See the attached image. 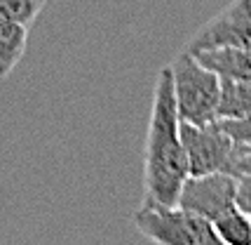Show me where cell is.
<instances>
[{
	"label": "cell",
	"instance_id": "30bf717a",
	"mask_svg": "<svg viewBox=\"0 0 251 245\" xmlns=\"http://www.w3.org/2000/svg\"><path fill=\"white\" fill-rule=\"evenodd\" d=\"M244 113H251V83H247V80H221L219 118H237Z\"/></svg>",
	"mask_w": 251,
	"mask_h": 245
},
{
	"label": "cell",
	"instance_id": "277c9868",
	"mask_svg": "<svg viewBox=\"0 0 251 245\" xmlns=\"http://www.w3.org/2000/svg\"><path fill=\"white\" fill-rule=\"evenodd\" d=\"M237 177L232 172H209V175H188L178 191L176 205L204 217L209 222L235 208Z\"/></svg>",
	"mask_w": 251,
	"mask_h": 245
},
{
	"label": "cell",
	"instance_id": "8fae6325",
	"mask_svg": "<svg viewBox=\"0 0 251 245\" xmlns=\"http://www.w3.org/2000/svg\"><path fill=\"white\" fill-rule=\"evenodd\" d=\"M45 5L47 0H0V19L31 26Z\"/></svg>",
	"mask_w": 251,
	"mask_h": 245
},
{
	"label": "cell",
	"instance_id": "7a4b0ae2",
	"mask_svg": "<svg viewBox=\"0 0 251 245\" xmlns=\"http://www.w3.org/2000/svg\"><path fill=\"white\" fill-rule=\"evenodd\" d=\"M172 85H174L176 113L181 122L209 125L219 118L221 78L200 64L195 55L183 52L172 64Z\"/></svg>",
	"mask_w": 251,
	"mask_h": 245
},
{
	"label": "cell",
	"instance_id": "9c48e42d",
	"mask_svg": "<svg viewBox=\"0 0 251 245\" xmlns=\"http://www.w3.org/2000/svg\"><path fill=\"white\" fill-rule=\"evenodd\" d=\"M221 245H251V217L232 208L211 222Z\"/></svg>",
	"mask_w": 251,
	"mask_h": 245
},
{
	"label": "cell",
	"instance_id": "6da1fadb",
	"mask_svg": "<svg viewBox=\"0 0 251 245\" xmlns=\"http://www.w3.org/2000/svg\"><path fill=\"white\" fill-rule=\"evenodd\" d=\"M178 113L174 101L172 68L157 73L153 90L151 122L143 158V205H176L178 191L188 177V160L178 132Z\"/></svg>",
	"mask_w": 251,
	"mask_h": 245
},
{
	"label": "cell",
	"instance_id": "7c38bea8",
	"mask_svg": "<svg viewBox=\"0 0 251 245\" xmlns=\"http://www.w3.org/2000/svg\"><path fill=\"white\" fill-rule=\"evenodd\" d=\"M216 122L232 139V144H251V113H244V116H237V118H219Z\"/></svg>",
	"mask_w": 251,
	"mask_h": 245
},
{
	"label": "cell",
	"instance_id": "52a82bcc",
	"mask_svg": "<svg viewBox=\"0 0 251 245\" xmlns=\"http://www.w3.org/2000/svg\"><path fill=\"white\" fill-rule=\"evenodd\" d=\"M195 59L214 71L221 80L251 83V47H216L195 52Z\"/></svg>",
	"mask_w": 251,
	"mask_h": 245
},
{
	"label": "cell",
	"instance_id": "ba28073f",
	"mask_svg": "<svg viewBox=\"0 0 251 245\" xmlns=\"http://www.w3.org/2000/svg\"><path fill=\"white\" fill-rule=\"evenodd\" d=\"M26 45H28V26L0 19V80L7 78L12 68L22 61Z\"/></svg>",
	"mask_w": 251,
	"mask_h": 245
},
{
	"label": "cell",
	"instance_id": "4fadbf2b",
	"mask_svg": "<svg viewBox=\"0 0 251 245\" xmlns=\"http://www.w3.org/2000/svg\"><path fill=\"white\" fill-rule=\"evenodd\" d=\"M228 172H232L235 177H240V175L251 177V144H247V146L235 144L232 146V156H230Z\"/></svg>",
	"mask_w": 251,
	"mask_h": 245
},
{
	"label": "cell",
	"instance_id": "5b68a950",
	"mask_svg": "<svg viewBox=\"0 0 251 245\" xmlns=\"http://www.w3.org/2000/svg\"><path fill=\"white\" fill-rule=\"evenodd\" d=\"M183 151L188 160V175H209V172H228L232 156V139L219 127V122L209 125H178Z\"/></svg>",
	"mask_w": 251,
	"mask_h": 245
},
{
	"label": "cell",
	"instance_id": "9a60e30c",
	"mask_svg": "<svg viewBox=\"0 0 251 245\" xmlns=\"http://www.w3.org/2000/svg\"><path fill=\"white\" fill-rule=\"evenodd\" d=\"M249 2H251V0H249Z\"/></svg>",
	"mask_w": 251,
	"mask_h": 245
},
{
	"label": "cell",
	"instance_id": "8992f818",
	"mask_svg": "<svg viewBox=\"0 0 251 245\" xmlns=\"http://www.w3.org/2000/svg\"><path fill=\"white\" fill-rule=\"evenodd\" d=\"M216 47H251V2L232 0L223 12L207 22L188 43V52Z\"/></svg>",
	"mask_w": 251,
	"mask_h": 245
},
{
	"label": "cell",
	"instance_id": "3957f363",
	"mask_svg": "<svg viewBox=\"0 0 251 245\" xmlns=\"http://www.w3.org/2000/svg\"><path fill=\"white\" fill-rule=\"evenodd\" d=\"M134 224L148 241L160 245H221L209 219L178 205H143Z\"/></svg>",
	"mask_w": 251,
	"mask_h": 245
},
{
	"label": "cell",
	"instance_id": "5bb4252c",
	"mask_svg": "<svg viewBox=\"0 0 251 245\" xmlns=\"http://www.w3.org/2000/svg\"><path fill=\"white\" fill-rule=\"evenodd\" d=\"M235 208H240L244 214L251 217V177H247V175H240V177H237Z\"/></svg>",
	"mask_w": 251,
	"mask_h": 245
}]
</instances>
